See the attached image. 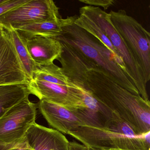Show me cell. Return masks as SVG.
Instances as JSON below:
<instances>
[{"mask_svg":"<svg viewBox=\"0 0 150 150\" xmlns=\"http://www.w3.org/2000/svg\"><path fill=\"white\" fill-rule=\"evenodd\" d=\"M87 90L130 125L137 134L150 131V101L129 92L99 68L89 72Z\"/></svg>","mask_w":150,"mask_h":150,"instance_id":"1","label":"cell"},{"mask_svg":"<svg viewBox=\"0 0 150 150\" xmlns=\"http://www.w3.org/2000/svg\"><path fill=\"white\" fill-rule=\"evenodd\" d=\"M54 38L76 48L113 81L133 94L140 95L127 74L122 59L116 57L99 39L74 23L64 27L62 34Z\"/></svg>","mask_w":150,"mask_h":150,"instance_id":"2","label":"cell"},{"mask_svg":"<svg viewBox=\"0 0 150 150\" xmlns=\"http://www.w3.org/2000/svg\"><path fill=\"white\" fill-rule=\"evenodd\" d=\"M11 37L4 29L0 36V86L29 83Z\"/></svg>","mask_w":150,"mask_h":150,"instance_id":"9","label":"cell"},{"mask_svg":"<svg viewBox=\"0 0 150 150\" xmlns=\"http://www.w3.org/2000/svg\"><path fill=\"white\" fill-rule=\"evenodd\" d=\"M3 32H4V28L1 26H0V36L3 34Z\"/></svg>","mask_w":150,"mask_h":150,"instance_id":"22","label":"cell"},{"mask_svg":"<svg viewBox=\"0 0 150 150\" xmlns=\"http://www.w3.org/2000/svg\"><path fill=\"white\" fill-rule=\"evenodd\" d=\"M33 150L32 148L30 147L28 142L26 141V138L25 140L22 143L18 144L14 147L10 148L8 150Z\"/></svg>","mask_w":150,"mask_h":150,"instance_id":"21","label":"cell"},{"mask_svg":"<svg viewBox=\"0 0 150 150\" xmlns=\"http://www.w3.org/2000/svg\"><path fill=\"white\" fill-rule=\"evenodd\" d=\"M32 79L67 86H72L74 85L65 75L61 67L54 63L38 67L33 74Z\"/></svg>","mask_w":150,"mask_h":150,"instance_id":"17","label":"cell"},{"mask_svg":"<svg viewBox=\"0 0 150 150\" xmlns=\"http://www.w3.org/2000/svg\"><path fill=\"white\" fill-rule=\"evenodd\" d=\"M60 17L59 8L52 0H28L0 16V26L16 29L28 23Z\"/></svg>","mask_w":150,"mask_h":150,"instance_id":"7","label":"cell"},{"mask_svg":"<svg viewBox=\"0 0 150 150\" xmlns=\"http://www.w3.org/2000/svg\"><path fill=\"white\" fill-rule=\"evenodd\" d=\"M8 0H0V5L5 3V2H6Z\"/></svg>","mask_w":150,"mask_h":150,"instance_id":"24","label":"cell"},{"mask_svg":"<svg viewBox=\"0 0 150 150\" xmlns=\"http://www.w3.org/2000/svg\"><path fill=\"white\" fill-rule=\"evenodd\" d=\"M87 147L103 150H150V131L138 134L119 117L103 127L84 126L68 134Z\"/></svg>","mask_w":150,"mask_h":150,"instance_id":"3","label":"cell"},{"mask_svg":"<svg viewBox=\"0 0 150 150\" xmlns=\"http://www.w3.org/2000/svg\"><path fill=\"white\" fill-rule=\"evenodd\" d=\"M24 37L30 56L37 66L53 64L61 56L62 46L57 39L39 35Z\"/></svg>","mask_w":150,"mask_h":150,"instance_id":"13","label":"cell"},{"mask_svg":"<svg viewBox=\"0 0 150 150\" xmlns=\"http://www.w3.org/2000/svg\"><path fill=\"white\" fill-rule=\"evenodd\" d=\"M60 42L62 52L57 60L61 64L62 71L71 83L87 90L88 73L98 68V67L76 48Z\"/></svg>","mask_w":150,"mask_h":150,"instance_id":"10","label":"cell"},{"mask_svg":"<svg viewBox=\"0 0 150 150\" xmlns=\"http://www.w3.org/2000/svg\"><path fill=\"white\" fill-rule=\"evenodd\" d=\"M28 0H8L0 5V16L27 2Z\"/></svg>","mask_w":150,"mask_h":150,"instance_id":"19","label":"cell"},{"mask_svg":"<svg viewBox=\"0 0 150 150\" xmlns=\"http://www.w3.org/2000/svg\"><path fill=\"white\" fill-rule=\"evenodd\" d=\"M27 86L30 94L35 96L40 100H45L71 109L82 106V89L74 84L67 86L31 79Z\"/></svg>","mask_w":150,"mask_h":150,"instance_id":"8","label":"cell"},{"mask_svg":"<svg viewBox=\"0 0 150 150\" xmlns=\"http://www.w3.org/2000/svg\"><path fill=\"white\" fill-rule=\"evenodd\" d=\"M88 150H101L99 149H95V148H90V147H87Z\"/></svg>","mask_w":150,"mask_h":150,"instance_id":"25","label":"cell"},{"mask_svg":"<svg viewBox=\"0 0 150 150\" xmlns=\"http://www.w3.org/2000/svg\"><path fill=\"white\" fill-rule=\"evenodd\" d=\"M103 150H124V149H104Z\"/></svg>","mask_w":150,"mask_h":150,"instance_id":"23","label":"cell"},{"mask_svg":"<svg viewBox=\"0 0 150 150\" xmlns=\"http://www.w3.org/2000/svg\"><path fill=\"white\" fill-rule=\"evenodd\" d=\"M25 138L33 150H69V141L63 133L36 122L30 127Z\"/></svg>","mask_w":150,"mask_h":150,"instance_id":"12","label":"cell"},{"mask_svg":"<svg viewBox=\"0 0 150 150\" xmlns=\"http://www.w3.org/2000/svg\"><path fill=\"white\" fill-rule=\"evenodd\" d=\"M30 94L27 85L0 86V117L16 105L29 99Z\"/></svg>","mask_w":150,"mask_h":150,"instance_id":"15","label":"cell"},{"mask_svg":"<svg viewBox=\"0 0 150 150\" xmlns=\"http://www.w3.org/2000/svg\"><path fill=\"white\" fill-rule=\"evenodd\" d=\"M79 1L88 6L103 8L104 10H107L115 3L114 0H79Z\"/></svg>","mask_w":150,"mask_h":150,"instance_id":"18","label":"cell"},{"mask_svg":"<svg viewBox=\"0 0 150 150\" xmlns=\"http://www.w3.org/2000/svg\"><path fill=\"white\" fill-rule=\"evenodd\" d=\"M79 13L89 17L101 29L122 59L127 74L133 81L140 96L145 100L149 101L146 90L147 84L143 71L112 24L109 13L100 8L88 5L80 8Z\"/></svg>","mask_w":150,"mask_h":150,"instance_id":"5","label":"cell"},{"mask_svg":"<svg viewBox=\"0 0 150 150\" xmlns=\"http://www.w3.org/2000/svg\"><path fill=\"white\" fill-rule=\"evenodd\" d=\"M5 29L10 35L22 65L28 78L31 80L33 79V74L38 67L30 56L25 38L19 31L13 28Z\"/></svg>","mask_w":150,"mask_h":150,"instance_id":"16","label":"cell"},{"mask_svg":"<svg viewBox=\"0 0 150 150\" xmlns=\"http://www.w3.org/2000/svg\"><path fill=\"white\" fill-rule=\"evenodd\" d=\"M37 105L26 99L0 117V150L22 143L30 127L36 122Z\"/></svg>","mask_w":150,"mask_h":150,"instance_id":"6","label":"cell"},{"mask_svg":"<svg viewBox=\"0 0 150 150\" xmlns=\"http://www.w3.org/2000/svg\"><path fill=\"white\" fill-rule=\"evenodd\" d=\"M69 150H88L87 147L75 141L69 142Z\"/></svg>","mask_w":150,"mask_h":150,"instance_id":"20","label":"cell"},{"mask_svg":"<svg viewBox=\"0 0 150 150\" xmlns=\"http://www.w3.org/2000/svg\"><path fill=\"white\" fill-rule=\"evenodd\" d=\"M37 105L49 124L61 133L68 135L86 125L78 108L68 109L45 100H41Z\"/></svg>","mask_w":150,"mask_h":150,"instance_id":"11","label":"cell"},{"mask_svg":"<svg viewBox=\"0 0 150 150\" xmlns=\"http://www.w3.org/2000/svg\"><path fill=\"white\" fill-rule=\"evenodd\" d=\"M79 16H67L66 18H60L48 21H42L28 23L16 29L25 37L39 35L56 38L59 36L64 27L74 23Z\"/></svg>","mask_w":150,"mask_h":150,"instance_id":"14","label":"cell"},{"mask_svg":"<svg viewBox=\"0 0 150 150\" xmlns=\"http://www.w3.org/2000/svg\"><path fill=\"white\" fill-rule=\"evenodd\" d=\"M109 14L116 30L140 66L147 84L150 79V33L125 10Z\"/></svg>","mask_w":150,"mask_h":150,"instance_id":"4","label":"cell"}]
</instances>
